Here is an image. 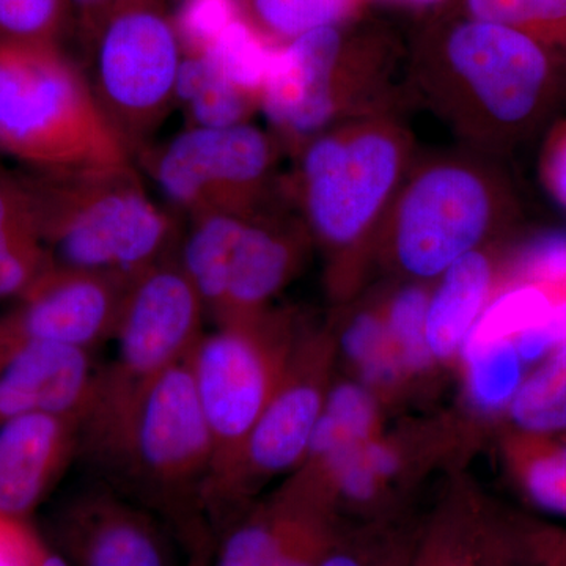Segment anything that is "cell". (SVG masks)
<instances>
[{
  "instance_id": "1",
  "label": "cell",
  "mask_w": 566,
  "mask_h": 566,
  "mask_svg": "<svg viewBox=\"0 0 566 566\" xmlns=\"http://www.w3.org/2000/svg\"><path fill=\"white\" fill-rule=\"evenodd\" d=\"M406 91L464 148L499 159L545 125L564 98L566 66L523 32L468 18L427 35Z\"/></svg>"
},
{
  "instance_id": "2",
  "label": "cell",
  "mask_w": 566,
  "mask_h": 566,
  "mask_svg": "<svg viewBox=\"0 0 566 566\" xmlns=\"http://www.w3.org/2000/svg\"><path fill=\"white\" fill-rule=\"evenodd\" d=\"M80 450L107 486L167 521L189 549L214 539L202 510L212 439L188 357L117 415L82 428Z\"/></svg>"
},
{
  "instance_id": "3",
  "label": "cell",
  "mask_w": 566,
  "mask_h": 566,
  "mask_svg": "<svg viewBox=\"0 0 566 566\" xmlns=\"http://www.w3.org/2000/svg\"><path fill=\"white\" fill-rule=\"evenodd\" d=\"M20 172L52 264L136 279L178 255L185 219L151 199L134 163Z\"/></svg>"
},
{
  "instance_id": "4",
  "label": "cell",
  "mask_w": 566,
  "mask_h": 566,
  "mask_svg": "<svg viewBox=\"0 0 566 566\" xmlns=\"http://www.w3.org/2000/svg\"><path fill=\"white\" fill-rule=\"evenodd\" d=\"M417 155L415 136L398 114H379L340 123L293 156L290 200L337 274L357 253L379 248Z\"/></svg>"
},
{
  "instance_id": "5",
  "label": "cell",
  "mask_w": 566,
  "mask_h": 566,
  "mask_svg": "<svg viewBox=\"0 0 566 566\" xmlns=\"http://www.w3.org/2000/svg\"><path fill=\"white\" fill-rule=\"evenodd\" d=\"M497 158L469 148L417 155L379 248L401 273L438 279L465 253L512 226L520 207Z\"/></svg>"
},
{
  "instance_id": "6",
  "label": "cell",
  "mask_w": 566,
  "mask_h": 566,
  "mask_svg": "<svg viewBox=\"0 0 566 566\" xmlns=\"http://www.w3.org/2000/svg\"><path fill=\"white\" fill-rule=\"evenodd\" d=\"M0 153L29 170L134 163L62 46L0 41Z\"/></svg>"
},
{
  "instance_id": "7",
  "label": "cell",
  "mask_w": 566,
  "mask_h": 566,
  "mask_svg": "<svg viewBox=\"0 0 566 566\" xmlns=\"http://www.w3.org/2000/svg\"><path fill=\"white\" fill-rule=\"evenodd\" d=\"M394 62L389 51L349 40L340 25L275 46L260 109L283 151L293 158L340 123L400 114L409 96L395 81Z\"/></svg>"
},
{
  "instance_id": "8",
  "label": "cell",
  "mask_w": 566,
  "mask_h": 566,
  "mask_svg": "<svg viewBox=\"0 0 566 566\" xmlns=\"http://www.w3.org/2000/svg\"><path fill=\"white\" fill-rule=\"evenodd\" d=\"M88 82L133 161L177 106L182 44L164 0H122L85 51Z\"/></svg>"
},
{
  "instance_id": "9",
  "label": "cell",
  "mask_w": 566,
  "mask_h": 566,
  "mask_svg": "<svg viewBox=\"0 0 566 566\" xmlns=\"http://www.w3.org/2000/svg\"><path fill=\"white\" fill-rule=\"evenodd\" d=\"M283 148L270 129L241 125L186 126L136 156L163 203L182 219L207 212H256L290 202L279 177Z\"/></svg>"
},
{
  "instance_id": "10",
  "label": "cell",
  "mask_w": 566,
  "mask_h": 566,
  "mask_svg": "<svg viewBox=\"0 0 566 566\" xmlns=\"http://www.w3.org/2000/svg\"><path fill=\"white\" fill-rule=\"evenodd\" d=\"M290 353L289 319L268 308L218 324L189 353L193 386L212 439L210 476L244 444L289 370Z\"/></svg>"
},
{
  "instance_id": "11",
  "label": "cell",
  "mask_w": 566,
  "mask_h": 566,
  "mask_svg": "<svg viewBox=\"0 0 566 566\" xmlns=\"http://www.w3.org/2000/svg\"><path fill=\"white\" fill-rule=\"evenodd\" d=\"M177 256L133 279L112 335L114 357L99 368L95 400L81 428L117 415L202 337L207 311Z\"/></svg>"
},
{
  "instance_id": "12",
  "label": "cell",
  "mask_w": 566,
  "mask_h": 566,
  "mask_svg": "<svg viewBox=\"0 0 566 566\" xmlns=\"http://www.w3.org/2000/svg\"><path fill=\"white\" fill-rule=\"evenodd\" d=\"M133 279L51 264L0 316L3 342L32 340L91 349L109 340Z\"/></svg>"
},
{
  "instance_id": "13",
  "label": "cell",
  "mask_w": 566,
  "mask_h": 566,
  "mask_svg": "<svg viewBox=\"0 0 566 566\" xmlns=\"http://www.w3.org/2000/svg\"><path fill=\"white\" fill-rule=\"evenodd\" d=\"M52 538L70 566H175L158 517L106 483L62 506Z\"/></svg>"
},
{
  "instance_id": "14",
  "label": "cell",
  "mask_w": 566,
  "mask_h": 566,
  "mask_svg": "<svg viewBox=\"0 0 566 566\" xmlns=\"http://www.w3.org/2000/svg\"><path fill=\"white\" fill-rule=\"evenodd\" d=\"M216 535L212 566H319L340 531L329 505L289 486Z\"/></svg>"
},
{
  "instance_id": "15",
  "label": "cell",
  "mask_w": 566,
  "mask_h": 566,
  "mask_svg": "<svg viewBox=\"0 0 566 566\" xmlns=\"http://www.w3.org/2000/svg\"><path fill=\"white\" fill-rule=\"evenodd\" d=\"M0 423L11 417L48 415L81 424L91 411L99 368L91 349L55 342H3Z\"/></svg>"
},
{
  "instance_id": "16",
  "label": "cell",
  "mask_w": 566,
  "mask_h": 566,
  "mask_svg": "<svg viewBox=\"0 0 566 566\" xmlns=\"http://www.w3.org/2000/svg\"><path fill=\"white\" fill-rule=\"evenodd\" d=\"M314 243L292 202L245 214L227 263L226 293L216 324L266 311Z\"/></svg>"
},
{
  "instance_id": "17",
  "label": "cell",
  "mask_w": 566,
  "mask_h": 566,
  "mask_svg": "<svg viewBox=\"0 0 566 566\" xmlns=\"http://www.w3.org/2000/svg\"><path fill=\"white\" fill-rule=\"evenodd\" d=\"M80 424L24 415L0 423V515L29 521L80 452Z\"/></svg>"
},
{
  "instance_id": "18",
  "label": "cell",
  "mask_w": 566,
  "mask_h": 566,
  "mask_svg": "<svg viewBox=\"0 0 566 566\" xmlns=\"http://www.w3.org/2000/svg\"><path fill=\"white\" fill-rule=\"evenodd\" d=\"M427 311V344L431 356L450 359L493 297L495 268L485 249L465 253L439 275Z\"/></svg>"
},
{
  "instance_id": "19",
  "label": "cell",
  "mask_w": 566,
  "mask_h": 566,
  "mask_svg": "<svg viewBox=\"0 0 566 566\" xmlns=\"http://www.w3.org/2000/svg\"><path fill=\"white\" fill-rule=\"evenodd\" d=\"M51 264L24 178L0 166V301H17Z\"/></svg>"
},
{
  "instance_id": "20",
  "label": "cell",
  "mask_w": 566,
  "mask_h": 566,
  "mask_svg": "<svg viewBox=\"0 0 566 566\" xmlns=\"http://www.w3.org/2000/svg\"><path fill=\"white\" fill-rule=\"evenodd\" d=\"M177 106L186 126L221 128L251 122L260 104L233 84L208 55L182 52Z\"/></svg>"
},
{
  "instance_id": "21",
  "label": "cell",
  "mask_w": 566,
  "mask_h": 566,
  "mask_svg": "<svg viewBox=\"0 0 566 566\" xmlns=\"http://www.w3.org/2000/svg\"><path fill=\"white\" fill-rule=\"evenodd\" d=\"M375 416L374 398L364 387L344 382L331 390L304 457L308 464L303 474H311L337 453L367 442Z\"/></svg>"
},
{
  "instance_id": "22",
  "label": "cell",
  "mask_w": 566,
  "mask_h": 566,
  "mask_svg": "<svg viewBox=\"0 0 566 566\" xmlns=\"http://www.w3.org/2000/svg\"><path fill=\"white\" fill-rule=\"evenodd\" d=\"M241 20L274 46L316 29L340 25L356 0H233Z\"/></svg>"
},
{
  "instance_id": "23",
  "label": "cell",
  "mask_w": 566,
  "mask_h": 566,
  "mask_svg": "<svg viewBox=\"0 0 566 566\" xmlns=\"http://www.w3.org/2000/svg\"><path fill=\"white\" fill-rule=\"evenodd\" d=\"M510 417L526 434L566 433V342L521 382Z\"/></svg>"
},
{
  "instance_id": "24",
  "label": "cell",
  "mask_w": 566,
  "mask_h": 566,
  "mask_svg": "<svg viewBox=\"0 0 566 566\" xmlns=\"http://www.w3.org/2000/svg\"><path fill=\"white\" fill-rule=\"evenodd\" d=\"M560 300L565 297L536 283H509L483 308L463 349L491 342L515 340L524 331L546 322Z\"/></svg>"
},
{
  "instance_id": "25",
  "label": "cell",
  "mask_w": 566,
  "mask_h": 566,
  "mask_svg": "<svg viewBox=\"0 0 566 566\" xmlns=\"http://www.w3.org/2000/svg\"><path fill=\"white\" fill-rule=\"evenodd\" d=\"M464 6L472 20L523 32L566 66V0H464Z\"/></svg>"
},
{
  "instance_id": "26",
  "label": "cell",
  "mask_w": 566,
  "mask_h": 566,
  "mask_svg": "<svg viewBox=\"0 0 566 566\" xmlns=\"http://www.w3.org/2000/svg\"><path fill=\"white\" fill-rule=\"evenodd\" d=\"M472 398L485 411L512 403L523 382V360L515 342L499 340L471 346L463 352Z\"/></svg>"
},
{
  "instance_id": "27",
  "label": "cell",
  "mask_w": 566,
  "mask_h": 566,
  "mask_svg": "<svg viewBox=\"0 0 566 566\" xmlns=\"http://www.w3.org/2000/svg\"><path fill=\"white\" fill-rule=\"evenodd\" d=\"M73 29L70 0H0V41L62 46Z\"/></svg>"
},
{
  "instance_id": "28",
  "label": "cell",
  "mask_w": 566,
  "mask_h": 566,
  "mask_svg": "<svg viewBox=\"0 0 566 566\" xmlns=\"http://www.w3.org/2000/svg\"><path fill=\"white\" fill-rule=\"evenodd\" d=\"M517 471L536 506L566 516V441L531 442L517 455Z\"/></svg>"
},
{
  "instance_id": "29",
  "label": "cell",
  "mask_w": 566,
  "mask_h": 566,
  "mask_svg": "<svg viewBox=\"0 0 566 566\" xmlns=\"http://www.w3.org/2000/svg\"><path fill=\"white\" fill-rule=\"evenodd\" d=\"M430 293L420 283L403 286L386 307V326L392 344L408 367L419 370L430 363L427 344V311Z\"/></svg>"
},
{
  "instance_id": "30",
  "label": "cell",
  "mask_w": 566,
  "mask_h": 566,
  "mask_svg": "<svg viewBox=\"0 0 566 566\" xmlns=\"http://www.w3.org/2000/svg\"><path fill=\"white\" fill-rule=\"evenodd\" d=\"M483 527L471 513H447L430 528L409 566H476Z\"/></svg>"
},
{
  "instance_id": "31",
  "label": "cell",
  "mask_w": 566,
  "mask_h": 566,
  "mask_svg": "<svg viewBox=\"0 0 566 566\" xmlns=\"http://www.w3.org/2000/svg\"><path fill=\"white\" fill-rule=\"evenodd\" d=\"M342 349L371 381H389L395 374L394 344L385 316L374 311L360 312L349 319L342 333Z\"/></svg>"
},
{
  "instance_id": "32",
  "label": "cell",
  "mask_w": 566,
  "mask_h": 566,
  "mask_svg": "<svg viewBox=\"0 0 566 566\" xmlns=\"http://www.w3.org/2000/svg\"><path fill=\"white\" fill-rule=\"evenodd\" d=\"M510 275V283H536L566 297V230H551L521 245Z\"/></svg>"
},
{
  "instance_id": "33",
  "label": "cell",
  "mask_w": 566,
  "mask_h": 566,
  "mask_svg": "<svg viewBox=\"0 0 566 566\" xmlns=\"http://www.w3.org/2000/svg\"><path fill=\"white\" fill-rule=\"evenodd\" d=\"M411 560L397 538L340 534L319 566H409Z\"/></svg>"
},
{
  "instance_id": "34",
  "label": "cell",
  "mask_w": 566,
  "mask_h": 566,
  "mask_svg": "<svg viewBox=\"0 0 566 566\" xmlns=\"http://www.w3.org/2000/svg\"><path fill=\"white\" fill-rule=\"evenodd\" d=\"M476 566H539L528 527L497 531L485 524Z\"/></svg>"
},
{
  "instance_id": "35",
  "label": "cell",
  "mask_w": 566,
  "mask_h": 566,
  "mask_svg": "<svg viewBox=\"0 0 566 566\" xmlns=\"http://www.w3.org/2000/svg\"><path fill=\"white\" fill-rule=\"evenodd\" d=\"M46 547L29 521L0 515V566H36Z\"/></svg>"
},
{
  "instance_id": "36",
  "label": "cell",
  "mask_w": 566,
  "mask_h": 566,
  "mask_svg": "<svg viewBox=\"0 0 566 566\" xmlns=\"http://www.w3.org/2000/svg\"><path fill=\"white\" fill-rule=\"evenodd\" d=\"M539 169L547 191L566 210V122L558 123L547 134Z\"/></svg>"
},
{
  "instance_id": "37",
  "label": "cell",
  "mask_w": 566,
  "mask_h": 566,
  "mask_svg": "<svg viewBox=\"0 0 566 566\" xmlns=\"http://www.w3.org/2000/svg\"><path fill=\"white\" fill-rule=\"evenodd\" d=\"M122 0H70L73 11L74 31L77 33L84 52L91 46L93 36Z\"/></svg>"
},
{
  "instance_id": "38",
  "label": "cell",
  "mask_w": 566,
  "mask_h": 566,
  "mask_svg": "<svg viewBox=\"0 0 566 566\" xmlns=\"http://www.w3.org/2000/svg\"><path fill=\"white\" fill-rule=\"evenodd\" d=\"M539 566H566V532L528 527Z\"/></svg>"
},
{
  "instance_id": "39",
  "label": "cell",
  "mask_w": 566,
  "mask_h": 566,
  "mask_svg": "<svg viewBox=\"0 0 566 566\" xmlns=\"http://www.w3.org/2000/svg\"><path fill=\"white\" fill-rule=\"evenodd\" d=\"M212 546H214V543L192 547L189 551L191 560H189L188 566H212Z\"/></svg>"
},
{
  "instance_id": "40",
  "label": "cell",
  "mask_w": 566,
  "mask_h": 566,
  "mask_svg": "<svg viewBox=\"0 0 566 566\" xmlns=\"http://www.w3.org/2000/svg\"><path fill=\"white\" fill-rule=\"evenodd\" d=\"M36 566H70L69 562L63 558L51 545H48L43 556H41L39 565Z\"/></svg>"
},
{
  "instance_id": "41",
  "label": "cell",
  "mask_w": 566,
  "mask_h": 566,
  "mask_svg": "<svg viewBox=\"0 0 566 566\" xmlns=\"http://www.w3.org/2000/svg\"><path fill=\"white\" fill-rule=\"evenodd\" d=\"M394 2L406 3V6L417 7V9H430V7L439 6L444 0H394Z\"/></svg>"
}]
</instances>
